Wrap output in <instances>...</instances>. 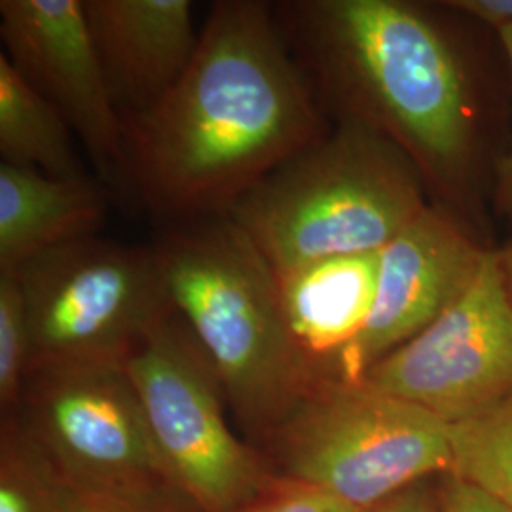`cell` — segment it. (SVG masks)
<instances>
[{
    "instance_id": "obj_1",
    "label": "cell",
    "mask_w": 512,
    "mask_h": 512,
    "mask_svg": "<svg viewBox=\"0 0 512 512\" xmlns=\"http://www.w3.org/2000/svg\"><path fill=\"white\" fill-rule=\"evenodd\" d=\"M329 129L274 4L219 0L183 78L126 126L129 192L177 222L224 215Z\"/></svg>"
},
{
    "instance_id": "obj_2",
    "label": "cell",
    "mask_w": 512,
    "mask_h": 512,
    "mask_svg": "<svg viewBox=\"0 0 512 512\" xmlns=\"http://www.w3.org/2000/svg\"><path fill=\"white\" fill-rule=\"evenodd\" d=\"M274 10L325 114L391 141L440 196L463 192L475 158L473 92L435 19L404 0H287Z\"/></svg>"
},
{
    "instance_id": "obj_3",
    "label": "cell",
    "mask_w": 512,
    "mask_h": 512,
    "mask_svg": "<svg viewBox=\"0 0 512 512\" xmlns=\"http://www.w3.org/2000/svg\"><path fill=\"white\" fill-rule=\"evenodd\" d=\"M152 247L171 308L262 446L319 382L294 348L274 268L226 215L181 220Z\"/></svg>"
},
{
    "instance_id": "obj_4",
    "label": "cell",
    "mask_w": 512,
    "mask_h": 512,
    "mask_svg": "<svg viewBox=\"0 0 512 512\" xmlns=\"http://www.w3.org/2000/svg\"><path fill=\"white\" fill-rule=\"evenodd\" d=\"M418 169L376 131L340 120L224 213L274 270L380 253L429 205Z\"/></svg>"
},
{
    "instance_id": "obj_5",
    "label": "cell",
    "mask_w": 512,
    "mask_h": 512,
    "mask_svg": "<svg viewBox=\"0 0 512 512\" xmlns=\"http://www.w3.org/2000/svg\"><path fill=\"white\" fill-rule=\"evenodd\" d=\"M260 452L275 476L365 511L452 469L450 425L365 382L319 380Z\"/></svg>"
},
{
    "instance_id": "obj_6",
    "label": "cell",
    "mask_w": 512,
    "mask_h": 512,
    "mask_svg": "<svg viewBox=\"0 0 512 512\" xmlns=\"http://www.w3.org/2000/svg\"><path fill=\"white\" fill-rule=\"evenodd\" d=\"M12 270L29 311L31 370L126 363L173 311L154 247L93 236Z\"/></svg>"
},
{
    "instance_id": "obj_7",
    "label": "cell",
    "mask_w": 512,
    "mask_h": 512,
    "mask_svg": "<svg viewBox=\"0 0 512 512\" xmlns=\"http://www.w3.org/2000/svg\"><path fill=\"white\" fill-rule=\"evenodd\" d=\"M171 486L200 512H241L277 476L226 420L219 378L171 311L126 361Z\"/></svg>"
},
{
    "instance_id": "obj_8",
    "label": "cell",
    "mask_w": 512,
    "mask_h": 512,
    "mask_svg": "<svg viewBox=\"0 0 512 512\" xmlns=\"http://www.w3.org/2000/svg\"><path fill=\"white\" fill-rule=\"evenodd\" d=\"M14 416L65 486L88 492L173 488L126 363L35 368Z\"/></svg>"
},
{
    "instance_id": "obj_9",
    "label": "cell",
    "mask_w": 512,
    "mask_h": 512,
    "mask_svg": "<svg viewBox=\"0 0 512 512\" xmlns=\"http://www.w3.org/2000/svg\"><path fill=\"white\" fill-rule=\"evenodd\" d=\"M361 382L448 425L511 397L512 298L499 251H488L473 283Z\"/></svg>"
},
{
    "instance_id": "obj_10",
    "label": "cell",
    "mask_w": 512,
    "mask_h": 512,
    "mask_svg": "<svg viewBox=\"0 0 512 512\" xmlns=\"http://www.w3.org/2000/svg\"><path fill=\"white\" fill-rule=\"evenodd\" d=\"M2 54L69 122L101 184L129 194L128 133L95 52L82 0H2Z\"/></svg>"
},
{
    "instance_id": "obj_11",
    "label": "cell",
    "mask_w": 512,
    "mask_h": 512,
    "mask_svg": "<svg viewBox=\"0 0 512 512\" xmlns=\"http://www.w3.org/2000/svg\"><path fill=\"white\" fill-rule=\"evenodd\" d=\"M486 255L446 209L429 203L380 251L372 313L342 382H361L370 366L429 327L473 283Z\"/></svg>"
},
{
    "instance_id": "obj_12",
    "label": "cell",
    "mask_w": 512,
    "mask_h": 512,
    "mask_svg": "<svg viewBox=\"0 0 512 512\" xmlns=\"http://www.w3.org/2000/svg\"><path fill=\"white\" fill-rule=\"evenodd\" d=\"M110 97L128 126L164 101L192 63L190 0H82Z\"/></svg>"
},
{
    "instance_id": "obj_13",
    "label": "cell",
    "mask_w": 512,
    "mask_h": 512,
    "mask_svg": "<svg viewBox=\"0 0 512 512\" xmlns=\"http://www.w3.org/2000/svg\"><path fill=\"white\" fill-rule=\"evenodd\" d=\"M294 348L317 380H342L372 313L380 253L319 258L274 270Z\"/></svg>"
},
{
    "instance_id": "obj_14",
    "label": "cell",
    "mask_w": 512,
    "mask_h": 512,
    "mask_svg": "<svg viewBox=\"0 0 512 512\" xmlns=\"http://www.w3.org/2000/svg\"><path fill=\"white\" fill-rule=\"evenodd\" d=\"M109 190L93 179H54L0 162V270L78 239L107 219Z\"/></svg>"
},
{
    "instance_id": "obj_15",
    "label": "cell",
    "mask_w": 512,
    "mask_h": 512,
    "mask_svg": "<svg viewBox=\"0 0 512 512\" xmlns=\"http://www.w3.org/2000/svg\"><path fill=\"white\" fill-rule=\"evenodd\" d=\"M74 139L63 114L0 54V162L54 179H88Z\"/></svg>"
},
{
    "instance_id": "obj_16",
    "label": "cell",
    "mask_w": 512,
    "mask_h": 512,
    "mask_svg": "<svg viewBox=\"0 0 512 512\" xmlns=\"http://www.w3.org/2000/svg\"><path fill=\"white\" fill-rule=\"evenodd\" d=\"M450 476L512 511V395L471 420L450 425Z\"/></svg>"
},
{
    "instance_id": "obj_17",
    "label": "cell",
    "mask_w": 512,
    "mask_h": 512,
    "mask_svg": "<svg viewBox=\"0 0 512 512\" xmlns=\"http://www.w3.org/2000/svg\"><path fill=\"white\" fill-rule=\"evenodd\" d=\"M61 480L18 416L2 418L0 512H57Z\"/></svg>"
},
{
    "instance_id": "obj_18",
    "label": "cell",
    "mask_w": 512,
    "mask_h": 512,
    "mask_svg": "<svg viewBox=\"0 0 512 512\" xmlns=\"http://www.w3.org/2000/svg\"><path fill=\"white\" fill-rule=\"evenodd\" d=\"M31 370V325L18 272L0 270V410L2 418L18 412Z\"/></svg>"
},
{
    "instance_id": "obj_19",
    "label": "cell",
    "mask_w": 512,
    "mask_h": 512,
    "mask_svg": "<svg viewBox=\"0 0 512 512\" xmlns=\"http://www.w3.org/2000/svg\"><path fill=\"white\" fill-rule=\"evenodd\" d=\"M57 512H200L175 488H152L141 492H88L59 488Z\"/></svg>"
},
{
    "instance_id": "obj_20",
    "label": "cell",
    "mask_w": 512,
    "mask_h": 512,
    "mask_svg": "<svg viewBox=\"0 0 512 512\" xmlns=\"http://www.w3.org/2000/svg\"><path fill=\"white\" fill-rule=\"evenodd\" d=\"M241 512H372L357 509L346 501L308 484L275 478L255 501Z\"/></svg>"
},
{
    "instance_id": "obj_21",
    "label": "cell",
    "mask_w": 512,
    "mask_h": 512,
    "mask_svg": "<svg viewBox=\"0 0 512 512\" xmlns=\"http://www.w3.org/2000/svg\"><path fill=\"white\" fill-rule=\"evenodd\" d=\"M446 476L448 480L440 488L439 512H512L492 495L484 494L456 476Z\"/></svg>"
},
{
    "instance_id": "obj_22",
    "label": "cell",
    "mask_w": 512,
    "mask_h": 512,
    "mask_svg": "<svg viewBox=\"0 0 512 512\" xmlns=\"http://www.w3.org/2000/svg\"><path fill=\"white\" fill-rule=\"evenodd\" d=\"M429 480L418 482L403 492L389 497L372 512H439L440 490Z\"/></svg>"
},
{
    "instance_id": "obj_23",
    "label": "cell",
    "mask_w": 512,
    "mask_h": 512,
    "mask_svg": "<svg viewBox=\"0 0 512 512\" xmlns=\"http://www.w3.org/2000/svg\"><path fill=\"white\" fill-rule=\"evenodd\" d=\"M448 6L492 25L495 31L512 27V0H454Z\"/></svg>"
},
{
    "instance_id": "obj_24",
    "label": "cell",
    "mask_w": 512,
    "mask_h": 512,
    "mask_svg": "<svg viewBox=\"0 0 512 512\" xmlns=\"http://www.w3.org/2000/svg\"><path fill=\"white\" fill-rule=\"evenodd\" d=\"M497 35L501 38V44L505 48V54L509 59L512 73V27L499 29ZM497 183H495V198L499 209L512 220V141L509 152L501 158V162L497 165Z\"/></svg>"
},
{
    "instance_id": "obj_25",
    "label": "cell",
    "mask_w": 512,
    "mask_h": 512,
    "mask_svg": "<svg viewBox=\"0 0 512 512\" xmlns=\"http://www.w3.org/2000/svg\"><path fill=\"white\" fill-rule=\"evenodd\" d=\"M501 256V264H503V272H505V279H507V287L512 298V241L507 245V249L499 251Z\"/></svg>"
}]
</instances>
